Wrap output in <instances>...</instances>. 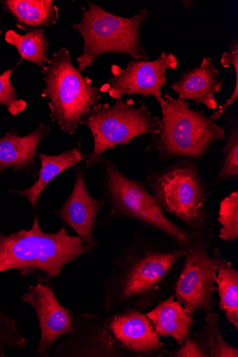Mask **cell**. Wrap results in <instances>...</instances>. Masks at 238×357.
<instances>
[{"label":"cell","mask_w":238,"mask_h":357,"mask_svg":"<svg viewBox=\"0 0 238 357\" xmlns=\"http://www.w3.org/2000/svg\"><path fill=\"white\" fill-rule=\"evenodd\" d=\"M78 236L68 234L65 227L55 233L45 232L35 215L31 228L10 235L0 233V273L17 271L37 282H53L64 267L91 253Z\"/></svg>","instance_id":"1"},{"label":"cell","mask_w":238,"mask_h":357,"mask_svg":"<svg viewBox=\"0 0 238 357\" xmlns=\"http://www.w3.org/2000/svg\"><path fill=\"white\" fill-rule=\"evenodd\" d=\"M185 248L171 252H137L129 247L114 261L104 285L105 308L112 314L147 307L174 264L186 255Z\"/></svg>","instance_id":"2"},{"label":"cell","mask_w":238,"mask_h":357,"mask_svg":"<svg viewBox=\"0 0 238 357\" xmlns=\"http://www.w3.org/2000/svg\"><path fill=\"white\" fill-rule=\"evenodd\" d=\"M163 99L161 132L151 137L145 153L156 151L162 160L181 157L199 161L211 151L213 144L226 140L225 128L211 116L192 109L178 97L165 94Z\"/></svg>","instance_id":"3"},{"label":"cell","mask_w":238,"mask_h":357,"mask_svg":"<svg viewBox=\"0 0 238 357\" xmlns=\"http://www.w3.org/2000/svg\"><path fill=\"white\" fill-rule=\"evenodd\" d=\"M89 8H82V21L73 24L84 40L82 54L77 59V70L82 73L92 66L101 56L118 53L134 60H149L144 49L140 31L151 12L142 8L133 17L117 16L102 9L94 2H87Z\"/></svg>","instance_id":"4"},{"label":"cell","mask_w":238,"mask_h":357,"mask_svg":"<svg viewBox=\"0 0 238 357\" xmlns=\"http://www.w3.org/2000/svg\"><path fill=\"white\" fill-rule=\"evenodd\" d=\"M42 74L45 84L43 96L49 100L51 119L64 134L75 135L82 118L100 101L101 88L94 86L91 79L75 68L66 48L52 54Z\"/></svg>","instance_id":"5"},{"label":"cell","mask_w":238,"mask_h":357,"mask_svg":"<svg viewBox=\"0 0 238 357\" xmlns=\"http://www.w3.org/2000/svg\"><path fill=\"white\" fill-rule=\"evenodd\" d=\"M80 124L90 130L94 142L86 168L98 163L108 149L128 145L133 139L143 135H158L162 128L161 119L153 115L144 104L137 108L132 99L124 102L122 98L117 99L112 106L94 105L82 118Z\"/></svg>","instance_id":"6"},{"label":"cell","mask_w":238,"mask_h":357,"mask_svg":"<svg viewBox=\"0 0 238 357\" xmlns=\"http://www.w3.org/2000/svg\"><path fill=\"white\" fill-rule=\"evenodd\" d=\"M151 189L163 211L174 215L195 231L205 229L208 192L193 159L184 158L156 176Z\"/></svg>","instance_id":"7"},{"label":"cell","mask_w":238,"mask_h":357,"mask_svg":"<svg viewBox=\"0 0 238 357\" xmlns=\"http://www.w3.org/2000/svg\"><path fill=\"white\" fill-rule=\"evenodd\" d=\"M105 193L110 204L109 219L138 220L171 237L180 247L190 243L187 234L163 213L155 198L139 182L124 176L110 160L105 164Z\"/></svg>","instance_id":"8"},{"label":"cell","mask_w":238,"mask_h":357,"mask_svg":"<svg viewBox=\"0 0 238 357\" xmlns=\"http://www.w3.org/2000/svg\"><path fill=\"white\" fill-rule=\"evenodd\" d=\"M200 231L191 235L185 247L186 261L175 287V297L190 314L202 310L207 316L214 312L217 261L215 251L209 255V241Z\"/></svg>","instance_id":"9"},{"label":"cell","mask_w":238,"mask_h":357,"mask_svg":"<svg viewBox=\"0 0 238 357\" xmlns=\"http://www.w3.org/2000/svg\"><path fill=\"white\" fill-rule=\"evenodd\" d=\"M179 61L172 53L162 52L154 60H130L126 68L117 64L111 67L112 77L101 86V93H108L117 100L124 95L140 94L147 98L153 96L161 108L164 105L162 89L167 82L168 70H175Z\"/></svg>","instance_id":"10"},{"label":"cell","mask_w":238,"mask_h":357,"mask_svg":"<svg viewBox=\"0 0 238 357\" xmlns=\"http://www.w3.org/2000/svg\"><path fill=\"white\" fill-rule=\"evenodd\" d=\"M21 299L33 308L38 319L40 338L36 355L49 357L52 345L72 333L74 314L57 298L53 282L29 285Z\"/></svg>","instance_id":"11"},{"label":"cell","mask_w":238,"mask_h":357,"mask_svg":"<svg viewBox=\"0 0 238 357\" xmlns=\"http://www.w3.org/2000/svg\"><path fill=\"white\" fill-rule=\"evenodd\" d=\"M98 315L74 314L73 330L61 338L54 356H122L126 355Z\"/></svg>","instance_id":"12"},{"label":"cell","mask_w":238,"mask_h":357,"mask_svg":"<svg viewBox=\"0 0 238 357\" xmlns=\"http://www.w3.org/2000/svg\"><path fill=\"white\" fill-rule=\"evenodd\" d=\"M107 327L120 347L140 355H163L166 349L148 317L137 309L110 314Z\"/></svg>","instance_id":"13"},{"label":"cell","mask_w":238,"mask_h":357,"mask_svg":"<svg viewBox=\"0 0 238 357\" xmlns=\"http://www.w3.org/2000/svg\"><path fill=\"white\" fill-rule=\"evenodd\" d=\"M85 169L77 170L72 193L64 204L53 213L65 225L70 226L93 250L97 245L94 236L96 218L107 202L92 198L86 185Z\"/></svg>","instance_id":"14"},{"label":"cell","mask_w":238,"mask_h":357,"mask_svg":"<svg viewBox=\"0 0 238 357\" xmlns=\"http://www.w3.org/2000/svg\"><path fill=\"white\" fill-rule=\"evenodd\" d=\"M221 70L216 68L212 57H205L200 66L181 73L173 84L169 85L181 100L202 105L209 109L218 107L216 93H219L224 82L220 79Z\"/></svg>","instance_id":"15"},{"label":"cell","mask_w":238,"mask_h":357,"mask_svg":"<svg viewBox=\"0 0 238 357\" xmlns=\"http://www.w3.org/2000/svg\"><path fill=\"white\" fill-rule=\"evenodd\" d=\"M51 128L43 123L24 137H20L10 128L0 139V166L6 169L13 168L14 172H23L33 177L38 176L37 157L40 144L50 134Z\"/></svg>","instance_id":"16"},{"label":"cell","mask_w":238,"mask_h":357,"mask_svg":"<svg viewBox=\"0 0 238 357\" xmlns=\"http://www.w3.org/2000/svg\"><path fill=\"white\" fill-rule=\"evenodd\" d=\"M89 155V153L82 152L80 142L74 149L59 155H50L38 153V156L41 161V168L37 181L28 188L9 192L20 195V197L27 199L37 211L41 195L48 184L65 170L76 167L80 162L87 159Z\"/></svg>","instance_id":"17"},{"label":"cell","mask_w":238,"mask_h":357,"mask_svg":"<svg viewBox=\"0 0 238 357\" xmlns=\"http://www.w3.org/2000/svg\"><path fill=\"white\" fill-rule=\"evenodd\" d=\"M159 337H172L181 346L189 336L193 319L174 296L146 314Z\"/></svg>","instance_id":"18"},{"label":"cell","mask_w":238,"mask_h":357,"mask_svg":"<svg viewBox=\"0 0 238 357\" xmlns=\"http://www.w3.org/2000/svg\"><path fill=\"white\" fill-rule=\"evenodd\" d=\"M0 3L24 31L46 29L59 19V8L52 0H3Z\"/></svg>","instance_id":"19"},{"label":"cell","mask_w":238,"mask_h":357,"mask_svg":"<svg viewBox=\"0 0 238 357\" xmlns=\"http://www.w3.org/2000/svg\"><path fill=\"white\" fill-rule=\"evenodd\" d=\"M217 261L216 284L219 294V306L228 321L238 329V272L215 250Z\"/></svg>","instance_id":"20"},{"label":"cell","mask_w":238,"mask_h":357,"mask_svg":"<svg viewBox=\"0 0 238 357\" xmlns=\"http://www.w3.org/2000/svg\"><path fill=\"white\" fill-rule=\"evenodd\" d=\"M6 42L17 50L21 61H29L46 71L50 61L48 50L50 43L45 36V29L27 31L24 36L14 30H8L5 36Z\"/></svg>","instance_id":"21"},{"label":"cell","mask_w":238,"mask_h":357,"mask_svg":"<svg viewBox=\"0 0 238 357\" xmlns=\"http://www.w3.org/2000/svg\"><path fill=\"white\" fill-rule=\"evenodd\" d=\"M227 125L228 136L226 137V144L221 150L223 159L220 170L216 179V183L228 180H237L238 178V123L234 116L225 111L222 115Z\"/></svg>","instance_id":"22"},{"label":"cell","mask_w":238,"mask_h":357,"mask_svg":"<svg viewBox=\"0 0 238 357\" xmlns=\"http://www.w3.org/2000/svg\"><path fill=\"white\" fill-rule=\"evenodd\" d=\"M202 347L212 357H237L238 350L223 339L218 320V314L206 316V324L200 334L196 335Z\"/></svg>","instance_id":"23"},{"label":"cell","mask_w":238,"mask_h":357,"mask_svg":"<svg viewBox=\"0 0 238 357\" xmlns=\"http://www.w3.org/2000/svg\"><path fill=\"white\" fill-rule=\"evenodd\" d=\"M218 221L222 228L220 238L232 242L238 238V192H232L220 204Z\"/></svg>","instance_id":"24"},{"label":"cell","mask_w":238,"mask_h":357,"mask_svg":"<svg viewBox=\"0 0 238 357\" xmlns=\"http://www.w3.org/2000/svg\"><path fill=\"white\" fill-rule=\"evenodd\" d=\"M29 342L20 331L17 324L0 310V357L8 351H23Z\"/></svg>","instance_id":"25"},{"label":"cell","mask_w":238,"mask_h":357,"mask_svg":"<svg viewBox=\"0 0 238 357\" xmlns=\"http://www.w3.org/2000/svg\"><path fill=\"white\" fill-rule=\"evenodd\" d=\"M15 68L0 75V106L6 107L13 116L22 113L26 107L25 101L18 98L15 88L12 84L11 76Z\"/></svg>","instance_id":"26"},{"label":"cell","mask_w":238,"mask_h":357,"mask_svg":"<svg viewBox=\"0 0 238 357\" xmlns=\"http://www.w3.org/2000/svg\"><path fill=\"white\" fill-rule=\"evenodd\" d=\"M221 66L225 69H228L231 66L233 67L235 74V86L232 95L225 103L221 106L216 111L211 117L214 120L218 119L224 114L227 109L232 106L238 98V40L237 38L234 39L230 43L228 50L222 54L221 59Z\"/></svg>","instance_id":"27"},{"label":"cell","mask_w":238,"mask_h":357,"mask_svg":"<svg viewBox=\"0 0 238 357\" xmlns=\"http://www.w3.org/2000/svg\"><path fill=\"white\" fill-rule=\"evenodd\" d=\"M174 356L177 357L209 356L196 335H193L192 337H189L188 336L184 343L181 346V348L174 352Z\"/></svg>","instance_id":"28"},{"label":"cell","mask_w":238,"mask_h":357,"mask_svg":"<svg viewBox=\"0 0 238 357\" xmlns=\"http://www.w3.org/2000/svg\"><path fill=\"white\" fill-rule=\"evenodd\" d=\"M181 4L186 9L191 10L194 5V1L193 0H184V1H181Z\"/></svg>","instance_id":"29"},{"label":"cell","mask_w":238,"mask_h":357,"mask_svg":"<svg viewBox=\"0 0 238 357\" xmlns=\"http://www.w3.org/2000/svg\"><path fill=\"white\" fill-rule=\"evenodd\" d=\"M6 171V168H4L2 166H0V177L2 176V175L5 173Z\"/></svg>","instance_id":"30"},{"label":"cell","mask_w":238,"mask_h":357,"mask_svg":"<svg viewBox=\"0 0 238 357\" xmlns=\"http://www.w3.org/2000/svg\"><path fill=\"white\" fill-rule=\"evenodd\" d=\"M3 23V20H2V15H0V24H1ZM3 34V31L1 30V29H0V35H2Z\"/></svg>","instance_id":"31"}]
</instances>
